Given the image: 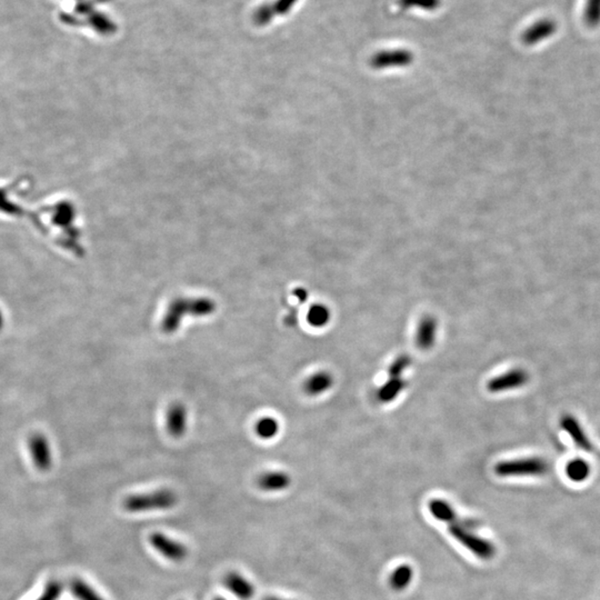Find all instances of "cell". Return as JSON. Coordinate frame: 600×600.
Masks as SVG:
<instances>
[{
    "instance_id": "obj_28",
    "label": "cell",
    "mask_w": 600,
    "mask_h": 600,
    "mask_svg": "<svg viewBox=\"0 0 600 600\" xmlns=\"http://www.w3.org/2000/svg\"><path fill=\"white\" fill-rule=\"evenodd\" d=\"M62 591V586L60 582H50L45 589L44 595L37 600H57L60 598Z\"/></svg>"
},
{
    "instance_id": "obj_4",
    "label": "cell",
    "mask_w": 600,
    "mask_h": 600,
    "mask_svg": "<svg viewBox=\"0 0 600 600\" xmlns=\"http://www.w3.org/2000/svg\"><path fill=\"white\" fill-rule=\"evenodd\" d=\"M549 472V464L541 457L500 461L494 472L500 477L543 476Z\"/></svg>"
},
{
    "instance_id": "obj_30",
    "label": "cell",
    "mask_w": 600,
    "mask_h": 600,
    "mask_svg": "<svg viewBox=\"0 0 600 600\" xmlns=\"http://www.w3.org/2000/svg\"><path fill=\"white\" fill-rule=\"evenodd\" d=\"M294 295L300 302H305L308 299V293L304 288L295 289Z\"/></svg>"
},
{
    "instance_id": "obj_29",
    "label": "cell",
    "mask_w": 600,
    "mask_h": 600,
    "mask_svg": "<svg viewBox=\"0 0 600 600\" xmlns=\"http://www.w3.org/2000/svg\"><path fill=\"white\" fill-rule=\"evenodd\" d=\"M297 0H277L271 5L273 13L276 15H285L290 11L293 6L296 4Z\"/></svg>"
},
{
    "instance_id": "obj_12",
    "label": "cell",
    "mask_w": 600,
    "mask_h": 600,
    "mask_svg": "<svg viewBox=\"0 0 600 600\" xmlns=\"http://www.w3.org/2000/svg\"><path fill=\"white\" fill-rule=\"evenodd\" d=\"M437 320L433 316H426L420 320L416 336V341L420 349L428 351L434 347L437 338Z\"/></svg>"
},
{
    "instance_id": "obj_25",
    "label": "cell",
    "mask_w": 600,
    "mask_h": 600,
    "mask_svg": "<svg viewBox=\"0 0 600 600\" xmlns=\"http://www.w3.org/2000/svg\"><path fill=\"white\" fill-rule=\"evenodd\" d=\"M441 5V0H398V6L402 9L420 8L424 11H435Z\"/></svg>"
},
{
    "instance_id": "obj_8",
    "label": "cell",
    "mask_w": 600,
    "mask_h": 600,
    "mask_svg": "<svg viewBox=\"0 0 600 600\" xmlns=\"http://www.w3.org/2000/svg\"><path fill=\"white\" fill-rule=\"evenodd\" d=\"M188 425V412L185 404L175 402L170 406L166 418L168 434L174 438L183 437Z\"/></svg>"
},
{
    "instance_id": "obj_11",
    "label": "cell",
    "mask_w": 600,
    "mask_h": 600,
    "mask_svg": "<svg viewBox=\"0 0 600 600\" xmlns=\"http://www.w3.org/2000/svg\"><path fill=\"white\" fill-rule=\"evenodd\" d=\"M557 29V23L551 19H541L536 21L533 26L526 29L523 35V42L528 46L538 44L544 39L549 38L551 35L555 34Z\"/></svg>"
},
{
    "instance_id": "obj_9",
    "label": "cell",
    "mask_w": 600,
    "mask_h": 600,
    "mask_svg": "<svg viewBox=\"0 0 600 600\" xmlns=\"http://www.w3.org/2000/svg\"><path fill=\"white\" fill-rule=\"evenodd\" d=\"M560 427H562V431H566L570 435L572 441H574V445L577 446L578 448L588 451V453L594 451L593 443L589 441L585 429L580 425L577 418L572 415L564 416L560 420Z\"/></svg>"
},
{
    "instance_id": "obj_20",
    "label": "cell",
    "mask_w": 600,
    "mask_h": 600,
    "mask_svg": "<svg viewBox=\"0 0 600 600\" xmlns=\"http://www.w3.org/2000/svg\"><path fill=\"white\" fill-rule=\"evenodd\" d=\"M590 466L584 459H574L567 465V476L572 482H580L587 480L590 475Z\"/></svg>"
},
{
    "instance_id": "obj_1",
    "label": "cell",
    "mask_w": 600,
    "mask_h": 600,
    "mask_svg": "<svg viewBox=\"0 0 600 600\" xmlns=\"http://www.w3.org/2000/svg\"><path fill=\"white\" fill-rule=\"evenodd\" d=\"M216 310V302L208 297H177L168 305L160 327L167 335H173L181 328V322L187 316L208 317Z\"/></svg>"
},
{
    "instance_id": "obj_14",
    "label": "cell",
    "mask_w": 600,
    "mask_h": 600,
    "mask_svg": "<svg viewBox=\"0 0 600 600\" xmlns=\"http://www.w3.org/2000/svg\"><path fill=\"white\" fill-rule=\"evenodd\" d=\"M290 477L283 472H268L258 478V487L265 492H279L290 486Z\"/></svg>"
},
{
    "instance_id": "obj_10",
    "label": "cell",
    "mask_w": 600,
    "mask_h": 600,
    "mask_svg": "<svg viewBox=\"0 0 600 600\" xmlns=\"http://www.w3.org/2000/svg\"><path fill=\"white\" fill-rule=\"evenodd\" d=\"M412 62V55L408 50H389V52H382L375 55L371 60V66L377 69H384V68L407 66Z\"/></svg>"
},
{
    "instance_id": "obj_3",
    "label": "cell",
    "mask_w": 600,
    "mask_h": 600,
    "mask_svg": "<svg viewBox=\"0 0 600 600\" xmlns=\"http://www.w3.org/2000/svg\"><path fill=\"white\" fill-rule=\"evenodd\" d=\"M468 523H455L449 525L448 531L451 536L459 541L465 548L468 549L470 553L482 560H489L496 555V547L487 539L482 538L476 533H472L470 528L466 527Z\"/></svg>"
},
{
    "instance_id": "obj_27",
    "label": "cell",
    "mask_w": 600,
    "mask_h": 600,
    "mask_svg": "<svg viewBox=\"0 0 600 600\" xmlns=\"http://www.w3.org/2000/svg\"><path fill=\"white\" fill-rule=\"evenodd\" d=\"M273 17H275V13H273L271 4H266V5L261 6V7L256 11L255 21L258 23V25H266V23H268Z\"/></svg>"
},
{
    "instance_id": "obj_2",
    "label": "cell",
    "mask_w": 600,
    "mask_h": 600,
    "mask_svg": "<svg viewBox=\"0 0 600 600\" xmlns=\"http://www.w3.org/2000/svg\"><path fill=\"white\" fill-rule=\"evenodd\" d=\"M177 494L170 489H159L149 494H134L124 500L125 509L130 513L149 510L169 509L177 504Z\"/></svg>"
},
{
    "instance_id": "obj_31",
    "label": "cell",
    "mask_w": 600,
    "mask_h": 600,
    "mask_svg": "<svg viewBox=\"0 0 600 600\" xmlns=\"http://www.w3.org/2000/svg\"><path fill=\"white\" fill-rule=\"evenodd\" d=\"M3 326H4V317H3V314H1V312H0V329H1V328H3Z\"/></svg>"
},
{
    "instance_id": "obj_24",
    "label": "cell",
    "mask_w": 600,
    "mask_h": 600,
    "mask_svg": "<svg viewBox=\"0 0 600 600\" xmlns=\"http://www.w3.org/2000/svg\"><path fill=\"white\" fill-rule=\"evenodd\" d=\"M586 23L589 27H597L600 23V0H586L584 11Z\"/></svg>"
},
{
    "instance_id": "obj_15",
    "label": "cell",
    "mask_w": 600,
    "mask_h": 600,
    "mask_svg": "<svg viewBox=\"0 0 600 600\" xmlns=\"http://www.w3.org/2000/svg\"><path fill=\"white\" fill-rule=\"evenodd\" d=\"M334 378L327 371H319L307 379L304 385L305 392L310 396H319L332 388Z\"/></svg>"
},
{
    "instance_id": "obj_5",
    "label": "cell",
    "mask_w": 600,
    "mask_h": 600,
    "mask_svg": "<svg viewBox=\"0 0 600 600\" xmlns=\"http://www.w3.org/2000/svg\"><path fill=\"white\" fill-rule=\"evenodd\" d=\"M529 380V375L523 368H514L505 374L494 377L488 383V390L492 394L509 392L525 386Z\"/></svg>"
},
{
    "instance_id": "obj_6",
    "label": "cell",
    "mask_w": 600,
    "mask_h": 600,
    "mask_svg": "<svg viewBox=\"0 0 600 600\" xmlns=\"http://www.w3.org/2000/svg\"><path fill=\"white\" fill-rule=\"evenodd\" d=\"M28 445L37 469L40 472L50 470L52 464V455L50 441H47V438L42 434H35L29 439Z\"/></svg>"
},
{
    "instance_id": "obj_33",
    "label": "cell",
    "mask_w": 600,
    "mask_h": 600,
    "mask_svg": "<svg viewBox=\"0 0 600 600\" xmlns=\"http://www.w3.org/2000/svg\"><path fill=\"white\" fill-rule=\"evenodd\" d=\"M264 600H285V599H281V598H276V597H268V598H266V599H264Z\"/></svg>"
},
{
    "instance_id": "obj_21",
    "label": "cell",
    "mask_w": 600,
    "mask_h": 600,
    "mask_svg": "<svg viewBox=\"0 0 600 600\" xmlns=\"http://www.w3.org/2000/svg\"><path fill=\"white\" fill-rule=\"evenodd\" d=\"M307 320L312 327H325L330 320V310L325 305H312L307 314Z\"/></svg>"
},
{
    "instance_id": "obj_18",
    "label": "cell",
    "mask_w": 600,
    "mask_h": 600,
    "mask_svg": "<svg viewBox=\"0 0 600 600\" xmlns=\"http://www.w3.org/2000/svg\"><path fill=\"white\" fill-rule=\"evenodd\" d=\"M412 577H414V572H412V567L408 566V565H402V566L397 567L396 570L392 572L390 579H389V584L392 586V589L400 591V590L404 589L410 585Z\"/></svg>"
},
{
    "instance_id": "obj_22",
    "label": "cell",
    "mask_w": 600,
    "mask_h": 600,
    "mask_svg": "<svg viewBox=\"0 0 600 600\" xmlns=\"http://www.w3.org/2000/svg\"><path fill=\"white\" fill-rule=\"evenodd\" d=\"M255 431L261 439H271L279 433L278 420L273 417L261 418L256 424Z\"/></svg>"
},
{
    "instance_id": "obj_13",
    "label": "cell",
    "mask_w": 600,
    "mask_h": 600,
    "mask_svg": "<svg viewBox=\"0 0 600 600\" xmlns=\"http://www.w3.org/2000/svg\"><path fill=\"white\" fill-rule=\"evenodd\" d=\"M224 584L239 599H250L255 594V587L246 578L242 577L239 574H236V572H230V574H227L224 579Z\"/></svg>"
},
{
    "instance_id": "obj_26",
    "label": "cell",
    "mask_w": 600,
    "mask_h": 600,
    "mask_svg": "<svg viewBox=\"0 0 600 600\" xmlns=\"http://www.w3.org/2000/svg\"><path fill=\"white\" fill-rule=\"evenodd\" d=\"M412 359L409 356L402 355L392 363V366L389 367V377L390 378H400L404 374V370L410 366Z\"/></svg>"
},
{
    "instance_id": "obj_19",
    "label": "cell",
    "mask_w": 600,
    "mask_h": 600,
    "mask_svg": "<svg viewBox=\"0 0 600 600\" xmlns=\"http://www.w3.org/2000/svg\"><path fill=\"white\" fill-rule=\"evenodd\" d=\"M87 23L91 27V28L95 29L97 33H99V34L101 35H105V36L113 34L117 29V26L115 25V23H113V21H111L107 16L101 13H89Z\"/></svg>"
},
{
    "instance_id": "obj_7",
    "label": "cell",
    "mask_w": 600,
    "mask_h": 600,
    "mask_svg": "<svg viewBox=\"0 0 600 600\" xmlns=\"http://www.w3.org/2000/svg\"><path fill=\"white\" fill-rule=\"evenodd\" d=\"M150 544L165 558L173 562H181L187 556V548L178 541L170 539L163 533H155L150 536Z\"/></svg>"
},
{
    "instance_id": "obj_34",
    "label": "cell",
    "mask_w": 600,
    "mask_h": 600,
    "mask_svg": "<svg viewBox=\"0 0 600 600\" xmlns=\"http://www.w3.org/2000/svg\"><path fill=\"white\" fill-rule=\"evenodd\" d=\"M214 600H225V599H224V598L218 597V598H215Z\"/></svg>"
},
{
    "instance_id": "obj_16",
    "label": "cell",
    "mask_w": 600,
    "mask_h": 600,
    "mask_svg": "<svg viewBox=\"0 0 600 600\" xmlns=\"http://www.w3.org/2000/svg\"><path fill=\"white\" fill-rule=\"evenodd\" d=\"M429 511L431 515L437 521H443V523H460L456 511L451 507L449 502L443 499H433L429 502Z\"/></svg>"
},
{
    "instance_id": "obj_17",
    "label": "cell",
    "mask_w": 600,
    "mask_h": 600,
    "mask_svg": "<svg viewBox=\"0 0 600 600\" xmlns=\"http://www.w3.org/2000/svg\"><path fill=\"white\" fill-rule=\"evenodd\" d=\"M406 388V382L402 377L400 378H390L379 388L377 392V398L380 402H390L400 396V392Z\"/></svg>"
},
{
    "instance_id": "obj_23",
    "label": "cell",
    "mask_w": 600,
    "mask_h": 600,
    "mask_svg": "<svg viewBox=\"0 0 600 600\" xmlns=\"http://www.w3.org/2000/svg\"><path fill=\"white\" fill-rule=\"evenodd\" d=\"M70 588H72V595L79 600H105L83 580H72Z\"/></svg>"
},
{
    "instance_id": "obj_32",
    "label": "cell",
    "mask_w": 600,
    "mask_h": 600,
    "mask_svg": "<svg viewBox=\"0 0 600 600\" xmlns=\"http://www.w3.org/2000/svg\"><path fill=\"white\" fill-rule=\"evenodd\" d=\"M103 1H108V0H93V1H91V3H93V4L103 3Z\"/></svg>"
}]
</instances>
